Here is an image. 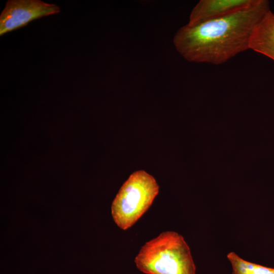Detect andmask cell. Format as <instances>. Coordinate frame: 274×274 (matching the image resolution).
<instances>
[{
    "instance_id": "cell-1",
    "label": "cell",
    "mask_w": 274,
    "mask_h": 274,
    "mask_svg": "<svg viewBox=\"0 0 274 274\" xmlns=\"http://www.w3.org/2000/svg\"><path fill=\"white\" fill-rule=\"evenodd\" d=\"M269 10L268 1L253 0L248 6L227 16L194 26L186 25L175 33L174 46L189 61L224 63L250 49L254 30Z\"/></svg>"
},
{
    "instance_id": "cell-2",
    "label": "cell",
    "mask_w": 274,
    "mask_h": 274,
    "mask_svg": "<svg viewBox=\"0 0 274 274\" xmlns=\"http://www.w3.org/2000/svg\"><path fill=\"white\" fill-rule=\"evenodd\" d=\"M134 262L146 274H196L189 246L182 235L173 231L163 232L146 243Z\"/></svg>"
},
{
    "instance_id": "cell-3",
    "label": "cell",
    "mask_w": 274,
    "mask_h": 274,
    "mask_svg": "<svg viewBox=\"0 0 274 274\" xmlns=\"http://www.w3.org/2000/svg\"><path fill=\"white\" fill-rule=\"evenodd\" d=\"M159 192L154 178L143 170L133 172L113 201L111 211L116 224L123 230L131 227L149 209Z\"/></svg>"
},
{
    "instance_id": "cell-4",
    "label": "cell",
    "mask_w": 274,
    "mask_h": 274,
    "mask_svg": "<svg viewBox=\"0 0 274 274\" xmlns=\"http://www.w3.org/2000/svg\"><path fill=\"white\" fill-rule=\"evenodd\" d=\"M57 5L39 0H10L0 16V35L26 25L32 20L58 13Z\"/></svg>"
},
{
    "instance_id": "cell-5",
    "label": "cell",
    "mask_w": 274,
    "mask_h": 274,
    "mask_svg": "<svg viewBox=\"0 0 274 274\" xmlns=\"http://www.w3.org/2000/svg\"><path fill=\"white\" fill-rule=\"evenodd\" d=\"M253 0H201L192 9L186 24L194 26L232 14Z\"/></svg>"
},
{
    "instance_id": "cell-6",
    "label": "cell",
    "mask_w": 274,
    "mask_h": 274,
    "mask_svg": "<svg viewBox=\"0 0 274 274\" xmlns=\"http://www.w3.org/2000/svg\"><path fill=\"white\" fill-rule=\"evenodd\" d=\"M250 49L274 60V13L268 10L256 26Z\"/></svg>"
},
{
    "instance_id": "cell-7",
    "label": "cell",
    "mask_w": 274,
    "mask_h": 274,
    "mask_svg": "<svg viewBox=\"0 0 274 274\" xmlns=\"http://www.w3.org/2000/svg\"><path fill=\"white\" fill-rule=\"evenodd\" d=\"M232 267V274H274V268L247 261L234 252L227 255Z\"/></svg>"
}]
</instances>
